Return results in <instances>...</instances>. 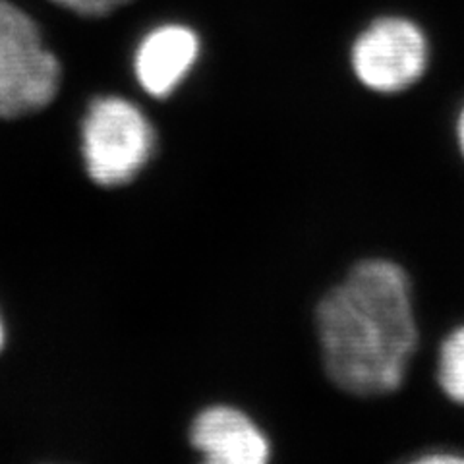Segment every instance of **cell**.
I'll return each instance as SVG.
<instances>
[{"instance_id":"cell-2","label":"cell","mask_w":464,"mask_h":464,"mask_svg":"<svg viewBox=\"0 0 464 464\" xmlns=\"http://www.w3.org/2000/svg\"><path fill=\"white\" fill-rule=\"evenodd\" d=\"M61 87V64L43 47L35 22L0 0V119L45 109Z\"/></svg>"},{"instance_id":"cell-5","label":"cell","mask_w":464,"mask_h":464,"mask_svg":"<svg viewBox=\"0 0 464 464\" xmlns=\"http://www.w3.org/2000/svg\"><path fill=\"white\" fill-rule=\"evenodd\" d=\"M192 445L213 464H264L269 459L266 435L232 406H211L192 424Z\"/></svg>"},{"instance_id":"cell-6","label":"cell","mask_w":464,"mask_h":464,"mask_svg":"<svg viewBox=\"0 0 464 464\" xmlns=\"http://www.w3.org/2000/svg\"><path fill=\"white\" fill-rule=\"evenodd\" d=\"M199 39L186 25H163L143 37L136 51V76L153 97L170 95L198 61Z\"/></svg>"},{"instance_id":"cell-7","label":"cell","mask_w":464,"mask_h":464,"mask_svg":"<svg viewBox=\"0 0 464 464\" xmlns=\"http://www.w3.org/2000/svg\"><path fill=\"white\" fill-rule=\"evenodd\" d=\"M440 383L447 397L464 404V327L451 333L441 346Z\"/></svg>"},{"instance_id":"cell-8","label":"cell","mask_w":464,"mask_h":464,"mask_svg":"<svg viewBox=\"0 0 464 464\" xmlns=\"http://www.w3.org/2000/svg\"><path fill=\"white\" fill-rule=\"evenodd\" d=\"M53 3L78 12L82 16H105V14L128 5L130 0H53Z\"/></svg>"},{"instance_id":"cell-10","label":"cell","mask_w":464,"mask_h":464,"mask_svg":"<svg viewBox=\"0 0 464 464\" xmlns=\"http://www.w3.org/2000/svg\"><path fill=\"white\" fill-rule=\"evenodd\" d=\"M457 132H459V143H460V150H462V155H464V109H462V112H460V119H459Z\"/></svg>"},{"instance_id":"cell-1","label":"cell","mask_w":464,"mask_h":464,"mask_svg":"<svg viewBox=\"0 0 464 464\" xmlns=\"http://www.w3.org/2000/svg\"><path fill=\"white\" fill-rule=\"evenodd\" d=\"M406 273L387 259L362 261L317 306V333L331 382L372 397L401 387L418 329Z\"/></svg>"},{"instance_id":"cell-3","label":"cell","mask_w":464,"mask_h":464,"mask_svg":"<svg viewBox=\"0 0 464 464\" xmlns=\"http://www.w3.org/2000/svg\"><path fill=\"white\" fill-rule=\"evenodd\" d=\"M155 132L145 114L121 97H101L83 121V161L99 186H122L150 161Z\"/></svg>"},{"instance_id":"cell-4","label":"cell","mask_w":464,"mask_h":464,"mask_svg":"<svg viewBox=\"0 0 464 464\" xmlns=\"http://www.w3.org/2000/svg\"><path fill=\"white\" fill-rule=\"evenodd\" d=\"M428 66V41L416 24L382 18L353 47L356 78L380 93H399L422 78Z\"/></svg>"},{"instance_id":"cell-11","label":"cell","mask_w":464,"mask_h":464,"mask_svg":"<svg viewBox=\"0 0 464 464\" xmlns=\"http://www.w3.org/2000/svg\"><path fill=\"white\" fill-rule=\"evenodd\" d=\"M3 344H5V329H3V322H0V351H3Z\"/></svg>"},{"instance_id":"cell-9","label":"cell","mask_w":464,"mask_h":464,"mask_svg":"<svg viewBox=\"0 0 464 464\" xmlns=\"http://www.w3.org/2000/svg\"><path fill=\"white\" fill-rule=\"evenodd\" d=\"M440 460H443V462H464V457H455V455H441V457H438V455H428V457H424V459H420V462H431V464L440 462Z\"/></svg>"}]
</instances>
